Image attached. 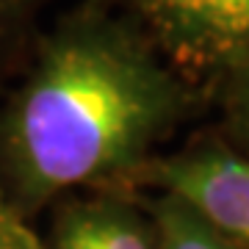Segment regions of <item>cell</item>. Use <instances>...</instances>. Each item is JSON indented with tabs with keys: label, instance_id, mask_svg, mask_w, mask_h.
Returning <instances> with one entry per match:
<instances>
[{
	"label": "cell",
	"instance_id": "1",
	"mask_svg": "<svg viewBox=\"0 0 249 249\" xmlns=\"http://www.w3.org/2000/svg\"><path fill=\"white\" fill-rule=\"evenodd\" d=\"M180 111V86L139 42L103 22L50 39L6 116L19 188L47 199L142 158Z\"/></svg>",
	"mask_w": 249,
	"mask_h": 249
},
{
	"label": "cell",
	"instance_id": "2",
	"mask_svg": "<svg viewBox=\"0 0 249 249\" xmlns=\"http://www.w3.org/2000/svg\"><path fill=\"white\" fill-rule=\"evenodd\" d=\"M166 196L213 232L249 249V160L227 150H196L175 155L155 169Z\"/></svg>",
	"mask_w": 249,
	"mask_h": 249
},
{
	"label": "cell",
	"instance_id": "3",
	"mask_svg": "<svg viewBox=\"0 0 249 249\" xmlns=\"http://www.w3.org/2000/svg\"><path fill=\"white\" fill-rule=\"evenodd\" d=\"M186 64H232L249 53V0H130Z\"/></svg>",
	"mask_w": 249,
	"mask_h": 249
},
{
	"label": "cell",
	"instance_id": "4",
	"mask_svg": "<svg viewBox=\"0 0 249 249\" xmlns=\"http://www.w3.org/2000/svg\"><path fill=\"white\" fill-rule=\"evenodd\" d=\"M55 249H152L147 232L116 205H86L61 219Z\"/></svg>",
	"mask_w": 249,
	"mask_h": 249
},
{
	"label": "cell",
	"instance_id": "5",
	"mask_svg": "<svg viewBox=\"0 0 249 249\" xmlns=\"http://www.w3.org/2000/svg\"><path fill=\"white\" fill-rule=\"evenodd\" d=\"M155 224H158V249H241L202 224L188 208L163 196L155 205Z\"/></svg>",
	"mask_w": 249,
	"mask_h": 249
},
{
	"label": "cell",
	"instance_id": "6",
	"mask_svg": "<svg viewBox=\"0 0 249 249\" xmlns=\"http://www.w3.org/2000/svg\"><path fill=\"white\" fill-rule=\"evenodd\" d=\"M0 249H42L36 232L22 222L17 208L6 199L0 188Z\"/></svg>",
	"mask_w": 249,
	"mask_h": 249
},
{
	"label": "cell",
	"instance_id": "7",
	"mask_svg": "<svg viewBox=\"0 0 249 249\" xmlns=\"http://www.w3.org/2000/svg\"><path fill=\"white\" fill-rule=\"evenodd\" d=\"M232 114H235V124L241 127V133L249 139V53L244 58L232 64Z\"/></svg>",
	"mask_w": 249,
	"mask_h": 249
},
{
	"label": "cell",
	"instance_id": "8",
	"mask_svg": "<svg viewBox=\"0 0 249 249\" xmlns=\"http://www.w3.org/2000/svg\"><path fill=\"white\" fill-rule=\"evenodd\" d=\"M25 9H28V0H0V47L14 34V28L22 19Z\"/></svg>",
	"mask_w": 249,
	"mask_h": 249
}]
</instances>
